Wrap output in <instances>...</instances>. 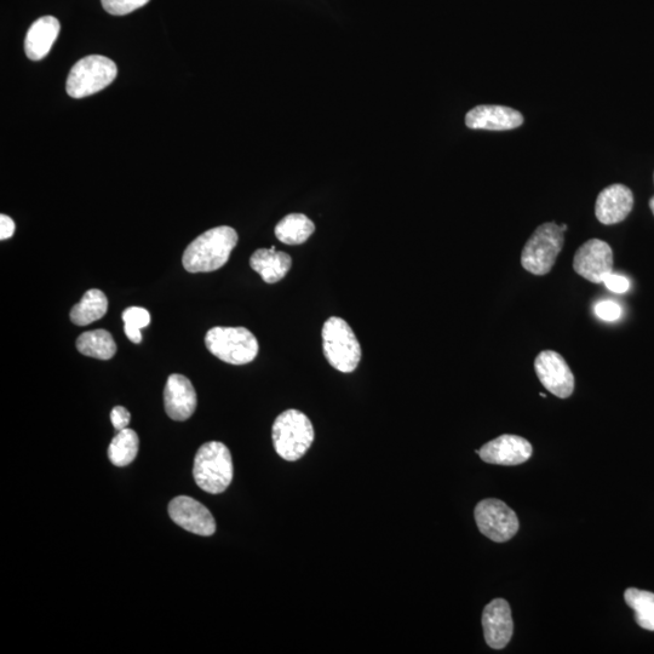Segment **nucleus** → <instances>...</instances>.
<instances>
[{
  "mask_svg": "<svg viewBox=\"0 0 654 654\" xmlns=\"http://www.w3.org/2000/svg\"><path fill=\"white\" fill-rule=\"evenodd\" d=\"M238 240V233L232 227L209 229L187 246L183 267L189 273L215 272L226 265Z\"/></svg>",
  "mask_w": 654,
  "mask_h": 654,
  "instance_id": "obj_1",
  "label": "nucleus"
},
{
  "mask_svg": "<svg viewBox=\"0 0 654 654\" xmlns=\"http://www.w3.org/2000/svg\"><path fill=\"white\" fill-rule=\"evenodd\" d=\"M231 451L225 444L210 441L204 444L194 458L193 476L195 483L211 495L225 492L233 480Z\"/></svg>",
  "mask_w": 654,
  "mask_h": 654,
  "instance_id": "obj_2",
  "label": "nucleus"
},
{
  "mask_svg": "<svg viewBox=\"0 0 654 654\" xmlns=\"http://www.w3.org/2000/svg\"><path fill=\"white\" fill-rule=\"evenodd\" d=\"M272 438L278 455L285 461L296 462L311 449L314 441L313 424L301 411H285L273 424Z\"/></svg>",
  "mask_w": 654,
  "mask_h": 654,
  "instance_id": "obj_3",
  "label": "nucleus"
},
{
  "mask_svg": "<svg viewBox=\"0 0 654 654\" xmlns=\"http://www.w3.org/2000/svg\"><path fill=\"white\" fill-rule=\"evenodd\" d=\"M205 344L212 355L231 365L249 364L260 351L257 338L245 327H212Z\"/></svg>",
  "mask_w": 654,
  "mask_h": 654,
  "instance_id": "obj_4",
  "label": "nucleus"
},
{
  "mask_svg": "<svg viewBox=\"0 0 654 654\" xmlns=\"http://www.w3.org/2000/svg\"><path fill=\"white\" fill-rule=\"evenodd\" d=\"M323 349L329 364L343 374L357 370L361 360V346L346 320L332 317L323 327Z\"/></svg>",
  "mask_w": 654,
  "mask_h": 654,
  "instance_id": "obj_5",
  "label": "nucleus"
},
{
  "mask_svg": "<svg viewBox=\"0 0 654 654\" xmlns=\"http://www.w3.org/2000/svg\"><path fill=\"white\" fill-rule=\"evenodd\" d=\"M564 231L554 222L544 223L531 235L521 254V266L533 275L552 271L564 248Z\"/></svg>",
  "mask_w": 654,
  "mask_h": 654,
  "instance_id": "obj_6",
  "label": "nucleus"
},
{
  "mask_svg": "<svg viewBox=\"0 0 654 654\" xmlns=\"http://www.w3.org/2000/svg\"><path fill=\"white\" fill-rule=\"evenodd\" d=\"M117 73L116 63L108 57L86 56L72 67L67 78V94L73 99H83L99 93L113 83Z\"/></svg>",
  "mask_w": 654,
  "mask_h": 654,
  "instance_id": "obj_7",
  "label": "nucleus"
},
{
  "mask_svg": "<svg viewBox=\"0 0 654 654\" xmlns=\"http://www.w3.org/2000/svg\"><path fill=\"white\" fill-rule=\"evenodd\" d=\"M474 515L480 532L493 542H508L519 531L518 516L499 499L489 498L479 502Z\"/></svg>",
  "mask_w": 654,
  "mask_h": 654,
  "instance_id": "obj_8",
  "label": "nucleus"
},
{
  "mask_svg": "<svg viewBox=\"0 0 654 654\" xmlns=\"http://www.w3.org/2000/svg\"><path fill=\"white\" fill-rule=\"evenodd\" d=\"M535 370L538 380L544 388L555 397L570 398L575 390V376L569 364L559 353L544 351L535 360Z\"/></svg>",
  "mask_w": 654,
  "mask_h": 654,
  "instance_id": "obj_9",
  "label": "nucleus"
},
{
  "mask_svg": "<svg viewBox=\"0 0 654 654\" xmlns=\"http://www.w3.org/2000/svg\"><path fill=\"white\" fill-rule=\"evenodd\" d=\"M573 269L590 283L600 284L606 274L612 273L613 252L604 240L590 239L579 248L573 260Z\"/></svg>",
  "mask_w": 654,
  "mask_h": 654,
  "instance_id": "obj_10",
  "label": "nucleus"
},
{
  "mask_svg": "<svg viewBox=\"0 0 654 654\" xmlns=\"http://www.w3.org/2000/svg\"><path fill=\"white\" fill-rule=\"evenodd\" d=\"M169 515L176 525L194 535L209 537L216 531V521L204 504L188 496H179L169 504Z\"/></svg>",
  "mask_w": 654,
  "mask_h": 654,
  "instance_id": "obj_11",
  "label": "nucleus"
},
{
  "mask_svg": "<svg viewBox=\"0 0 654 654\" xmlns=\"http://www.w3.org/2000/svg\"><path fill=\"white\" fill-rule=\"evenodd\" d=\"M532 453L529 440L509 434L498 436L479 450L481 460L497 466H519L529 461Z\"/></svg>",
  "mask_w": 654,
  "mask_h": 654,
  "instance_id": "obj_12",
  "label": "nucleus"
},
{
  "mask_svg": "<svg viewBox=\"0 0 654 654\" xmlns=\"http://www.w3.org/2000/svg\"><path fill=\"white\" fill-rule=\"evenodd\" d=\"M483 628L486 644L493 650H502L514 633L512 610L506 600H492L484 608Z\"/></svg>",
  "mask_w": 654,
  "mask_h": 654,
  "instance_id": "obj_13",
  "label": "nucleus"
},
{
  "mask_svg": "<svg viewBox=\"0 0 654 654\" xmlns=\"http://www.w3.org/2000/svg\"><path fill=\"white\" fill-rule=\"evenodd\" d=\"M165 411L171 420L187 421L197 409V392L186 376H169L164 389Z\"/></svg>",
  "mask_w": 654,
  "mask_h": 654,
  "instance_id": "obj_14",
  "label": "nucleus"
},
{
  "mask_svg": "<svg viewBox=\"0 0 654 654\" xmlns=\"http://www.w3.org/2000/svg\"><path fill=\"white\" fill-rule=\"evenodd\" d=\"M522 124V114L506 106L481 105L470 109L466 116V125L473 130H513Z\"/></svg>",
  "mask_w": 654,
  "mask_h": 654,
  "instance_id": "obj_15",
  "label": "nucleus"
},
{
  "mask_svg": "<svg viewBox=\"0 0 654 654\" xmlns=\"http://www.w3.org/2000/svg\"><path fill=\"white\" fill-rule=\"evenodd\" d=\"M633 206V192L623 185H612L596 199L595 215L602 225H617L629 216Z\"/></svg>",
  "mask_w": 654,
  "mask_h": 654,
  "instance_id": "obj_16",
  "label": "nucleus"
},
{
  "mask_svg": "<svg viewBox=\"0 0 654 654\" xmlns=\"http://www.w3.org/2000/svg\"><path fill=\"white\" fill-rule=\"evenodd\" d=\"M60 22L54 16L40 17L31 26L25 39V51L28 59L40 61L49 54L60 33Z\"/></svg>",
  "mask_w": 654,
  "mask_h": 654,
  "instance_id": "obj_17",
  "label": "nucleus"
},
{
  "mask_svg": "<svg viewBox=\"0 0 654 654\" xmlns=\"http://www.w3.org/2000/svg\"><path fill=\"white\" fill-rule=\"evenodd\" d=\"M250 266L267 284H275L289 273L292 260L290 255L277 251L272 246L271 249L255 251L250 258Z\"/></svg>",
  "mask_w": 654,
  "mask_h": 654,
  "instance_id": "obj_18",
  "label": "nucleus"
},
{
  "mask_svg": "<svg viewBox=\"0 0 654 654\" xmlns=\"http://www.w3.org/2000/svg\"><path fill=\"white\" fill-rule=\"evenodd\" d=\"M108 311L107 296L101 290L91 289L71 311V321L77 326L93 324L94 321L105 317Z\"/></svg>",
  "mask_w": 654,
  "mask_h": 654,
  "instance_id": "obj_19",
  "label": "nucleus"
},
{
  "mask_svg": "<svg viewBox=\"0 0 654 654\" xmlns=\"http://www.w3.org/2000/svg\"><path fill=\"white\" fill-rule=\"evenodd\" d=\"M315 231L314 223L303 214H290L275 227V237L286 245L306 243Z\"/></svg>",
  "mask_w": 654,
  "mask_h": 654,
  "instance_id": "obj_20",
  "label": "nucleus"
},
{
  "mask_svg": "<svg viewBox=\"0 0 654 654\" xmlns=\"http://www.w3.org/2000/svg\"><path fill=\"white\" fill-rule=\"evenodd\" d=\"M77 349L85 357L109 360L117 353V344L106 330L84 332L77 340Z\"/></svg>",
  "mask_w": 654,
  "mask_h": 654,
  "instance_id": "obj_21",
  "label": "nucleus"
},
{
  "mask_svg": "<svg viewBox=\"0 0 654 654\" xmlns=\"http://www.w3.org/2000/svg\"><path fill=\"white\" fill-rule=\"evenodd\" d=\"M140 449L139 435L135 430L125 428L114 436L108 447L109 461L116 467H126L135 461Z\"/></svg>",
  "mask_w": 654,
  "mask_h": 654,
  "instance_id": "obj_22",
  "label": "nucleus"
},
{
  "mask_svg": "<svg viewBox=\"0 0 654 654\" xmlns=\"http://www.w3.org/2000/svg\"><path fill=\"white\" fill-rule=\"evenodd\" d=\"M625 602L635 612L636 623L642 629L654 631V594L630 588L624 594Z\"/></svg>",
  "mask_w": 654,
  "mask_h": 654,
  "instance_id": "obj_23",
  "label": "nucleus"
},
{
  "mask_svg": "<svg viewBox=\"0 0 654 654\" xmlns=\"http://www.w3.org/2000/svg\"><path fill=\"white\" fill-rule=\"evenodd\" d=\"M101 2L108 14L124 16L145 7L149 0H101Z\"/></svg>",
  "mask_w": 654,
  "mask_h": 654,
  "instance_id": "obj_24",
  "label": "nucleus"
},
{
  "mask_svg": "<svg viewBox=\"0 0 654 654\" xmlns=\"http://www.w3.org/2000/svg\"><path fill=\"white\" fill-rule=\"evenodd\" d=\"M124 324L134 326L136 329H145L151 324V314L142 307L126 308L122 315Z\"/></svg>",
  "mask_w": 654,
  "mask_h": 654,
  "instance_id": "obj_25",
  "label": "nucleus"
},
{
  "mask_svg": "<svg viewBox=\"0 0 654 654\" xmlns=\"http://www.w3.org/2000/svg\"><path fill=\"white\" fill-rule=\"evenodd\" d=\"M595 313L605 321H615L621 318L622 308L616 302L605 301L596 304Z\"/></svg>",
  "mask_w": 654,
  "mask_h": 654,
  "instance_id": "obj_26",
  "label": "nucleus"
},
{
  "mask_svg": "<svg viewBox=\"0 0 654 654\" xmlns=\"http://www.w3.org/2000/svg\"><path fill=\"white\" fill-rule=\"evenodd\" d=\"M602 283L606 285L608 290L616 292V294H625L630 288V281L627 278L618 274H606Z\"/></svg>",
  "mask_w": 654,
  "mask_h": 654,
  "instance_id": "obj_27",
  "label": "nucleus"
},
{
  "mask_svg": "<svg viewBox=\"0 0 654 654\" xmlns=\"http://www.w3.org/2000/svg\"><path fill=\"white\" fill-rule=\"evenodd\" d=\"M131 421V415L128 410L125 409L123 406H116L111 412V422L113 424L114 429L118 430H123L125 428H128L129 423Z\"/></svg>",
  "mask_w": 654,
  "mask_h": 654,
  "instance_id": "obj_28",
  "label": "nucleus"
},
{
  "mask_svg": "<svg viewBox=\"0 0 654 654\" xmlns=\"http://www.w3.org/2000/svg\"><path fill=\"white\" fill-rule=\"evenodd\" d=\"M15 222L8 215H0V240H7L15 233Z\"/></svg>",
  "mask_w": 654,
  "mask_h": 654,
  "instance_id": "obj_29",
  "label": "nucleus"
},
{
  "mask_svg": "<svg viewBox=\"0 0 654 654\" xmlns=\"http://www.w3.org/2000/svg\"><path fill=\"white\" fill-rule=\"evenodd\" d=\"M124 331L126 337L133 343L139 344L142 342V334L140 329H136L134 326L124 324Z\"/></svg>",
  "mask_w": 654,
  "mask_h": 654,
  "instance_id": "obj_30",
  "label": "nucleus"
},
{
  "mask_svg": "<svg viewBox=\"0 0 654 654\" xmlns=\"http://www.w3.org/2000/svg\"><path fill=\"white\" fill-rule=\"evenodd\" d=\"M650 208H651V210L653 212V215H654V197L650 200Z\"/></svg>",
  "mask_w": 654,
  "mask_h": 654,
  "instance_id": "obj_31",
  "label": "nucleus"
},
{
  "mask_svg": "<svg viewBox=\"0 0 654 654\" xmlns=\"http://www.w3.org/2000/svg\"><path fill=\"white\" fill-rule=\"evenodd\" d=\"M561 229H562V231L566 232L567 231V225H562Z\"/></svg>",
  "mask_w": 654,
  "mask_h": 654,
  "instance_id": "obj_32",
  "label": "nucleus"
}]
</instances>
